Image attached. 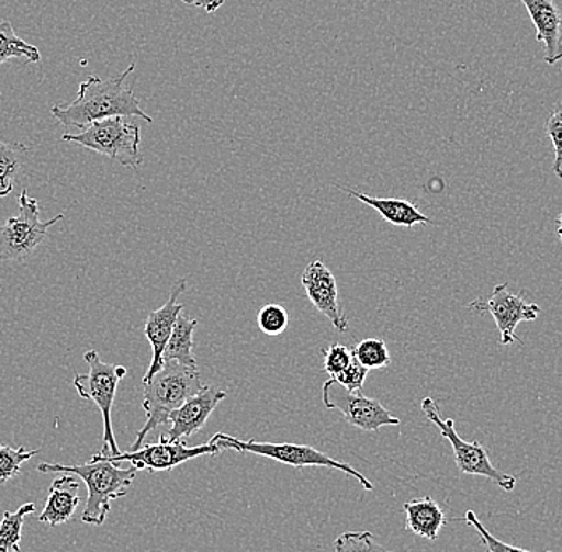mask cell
<instances>
[{
    "label": "cell",
    "mask_w": 562,
    "mask_h": 552,
    "mask_svg": "<svg viewBox=\"0 0 562 552\" xmlns=\"http://www.w3.org/2000/svg\"><path fill=\"white\" fill-rule=\"evenodd\" d=\"M24 59L27 63L41 61V52L34 45L18 37L10 21H0V65L10 59Z\"/></svg>",
    "instance_id": "22"
},
{
    "label": "cell",
    "mask_w": 562,
    "mask_h": 552,
    "mask_svg": "<svg viewBox=\"0 0 562 552\" xmlns=\"http://www.w3.org/2000/svg\"><path fill=\"white\" fill-rule=\"evenodd\" d=\"M135 70V63L123 70L121 76L111 79H100L90 76L86 82L80 83L76 100L68 105H53L52 115L61 125L74 128H87L91 123L111 117H139L153 123L140 108L138 98L132 88L125 86L126 77Z\"/></svg>",
    "instance_id": "1"
},
{
    "label": "cell",
    "mask_w": 562,
    "mask_h": 552,
    "mask_svg": "<svg viewBox=\"0 0 562 552\" xmlns=\"http://www.w3.org/2000/svg\"><path fill=\"white\" fill-rule=\"evenodd\" d=\"M38 473L74 474L86 483L88 498L82 512V522L90 526H103L111 512V503L125 497L130 485L135 481V466L122 467L119 463L109 462L104 457L94 455L86 465H59V463H41Z\"/></svg>",
    "instance_id": "2"
},
{
    "label": "cell",
    "mask_w": 562,
    "mask_h": 552,
    "mask_svg": "<svg viewBox=\"0 0 562 552\" xmlns=\"http://www.w3.org/2000/svg\"><path fill=\"white\" fill-rule=\"evenodd\" d=\"M368 369L363 368L357 360H351L349 368L342 372V374L337 375L336 382H339L344 388L350 390V392H361L364 386V382H367L368 378Z\"/></svg>",
    "instance_id": "30"
},
{
    "label": "cell",
    "mask_w": 562,
    "mask_h": 552,
    "mask_svg": "<svg viewBox=\"0 0 562 552\" xmlns=\"http://www.w3.org/2000/svg\"><path fill=\"white\" fill-rule=\"evenodd\" d=\"M336 552H393L378 543L371 532H346L334 541Z\"/></svg>",
    "instance_id": "25"
},
{
    "label": "cell",
    "mask_w": 562,
    "mask_h": 552,
    "mask_svg": "<svg viewBox=\"0 0 562 552\" xmlns=\"http://www.w3.org/2000/svg\"><path fill=\"white\" fill-rule=\"evenodd\" d=\"M467 523L473 527L476 530L477 536H480L481 541H483L484 547H486L487 552H536V551H527L522 550V548L512 547V544L504 543V541L497 540L491 532H487L486 527L481 523V520L477 519V516L474 515L473 511H467L465 515ZM551 552V551H547Z\"/></svg>",
    "instance_id": "29"
},
{
    "label": "cell",
    "mask_w": 562,
    "mask_h": 552,
    "mask_svg": "<svg viewBox=\"0 0 562 552\" xmlns=\"http://www.w3.org/2000/svg\"><path fill=\"white\" fill-rule=\"evenodd\" d=\"M558 227H557V235L560 237V240L562 243V214L560 216V219L557 221Z\"/></svg>",
    "instance_id": "32"
},
{
    "label": "cell",
    "mask_w": 562,
    "mask_h": 552,
    "mask_svg": "<svg viewBox=\"0 0 562 552\" xmlns=\"http://www.w3.org/2000/svg\"><path fill=\"white\" fill-rule=\"evenodd\" d=\"M38 450H26L24 448L13 449L10 446L0 444V484L15 477L24 462H30Z\"/></svg>",
    "instance_id": "24"
},
{
    "label": "cell",
    "mask_w": 562,
    "mask_h": 552,
    "mask_svg": "<svg viewBox=\"0 0 562 552\" xmlns=\"http://www.w3.org/2000/svg\"><path fill=\"white\" fill-rule=\"evenodd\" d=\"M30 153V147L23 144H9L0 138V199L9 196L20 174L24 157Z\"/></svg>",
    "instance_id": "20"
},
{
    "label": "cell",
    "mask_w": 562,
    "mask_h": 552,
    "mask_svg": "<svg viewBox=\"0 0 562 552\" xmlns=\"http://www.w3.org/2000/svg\"><path fill=\"white\" fill-rule=\"evenodd\" d=\"M290 323L286 308L279 304H269L258 312V326L267 336L276 337L283 334Z\"/></svg>",
    "instance_id": "26"
},
{
    "label": "cell",
    "mask_w": 562,
    "mask_h": 552,
    "mask_svg": "<svg viewBox=\"0 0 562 552\" xmlns=\"http://www.w3.org/2000/svg\"><path fill=\"white\" fill-rule=\"evenodd\" d=\"M37 509L34 503L20 506L15 512L5 511L0 519V552H20L23 523Z\"/></svg>",
    "instance_id": "21"
},
{
    "label": "cell",
    "mask_w": 562,
    "mask_h": 552,
    "mask_svg": "<svg viewBox=\"0 0 562 552\" xmlns=\"http://www.w3.org/2000/svg\"><path fill=\"white\" fill-rule=\"evenodd\" d=\"M536 26L537 42L544 45V63L557 65L562 59V16L553 0H521Z\"/></svg>",
    "instance_id": "15"
},
{
    "label": "cell",
    "mask_w": 562,
    "mask_h": 552,
    "mask_svg": "<svg viewBox=\"0 0 562 552\" xmlns=\"http://www.w3.org/2000/svg\"><path fill=\"white\" fill-rule=\"evenodd\" d=\"M186 5L196 7V9H203L205 12L214 13L217 9L224 5L226 0H181Z\"/></svg>",
    "instance_id": "31"
},
{
    "label": "cell",
    "mask_w": 562,
    "mask_h": 552,
    "mask_svg": "<svg viewBox=\"0 0 562 552\" xmlns=\"http://www.w3.org/2000/svg\"><path fill=\"white\" fill-rule=\"evenodd\" d=\"M301 283L305 293H307L308 301L314 304L316 311L325 315L340 334L347 333L349 322H347L342 307H340L336 277L323 263V260H314L305 267Z\"/></svg>",
    "instance_id": "12"
},
{
    "label": "cell",
    "mask_w": 562,
    "mask_h": 552,
    "mask_svg": "<svg viewBox=\"0 0 562 552\" xmlns=\"http://www.w3.org/2000/svg\"><path fill=\"white\" fill-rule=\"evenodd\" d=\"M544 132L553 143V173L562 179V104L554 105L553 112L544 123Z\"/></svg>",
    "instance_id": "27"
},
{
    "label": "cell",
    "mask_w": 562,
    "mask_h": 552,
    "mask_svg": "<svg viewBox=\"0 0 562 552\" xmlns=\"http://www.w3.org/2000/svg\"><path fill=\"white\" fill-rule=\"evenodd\" d=\"M18 216L0 224V260L30 258L34 249L47 237L48 228L65 217V213H61L47 223H42L38 217V202L31 199L26 189L18 196Z\"/></svg>",
    "instance_id": "8"
},
{
    "label": "cell",
    "mask_w": 562,
    "mask_h": 552,
    "mask_svg": "<svg viewBox=\"0 0 562 552\" xmlns=\"http://www.w3.org/2000/svg\"><path fill=\"white\" fill-rule=\"evenodd\" d=\"M422 410H424L425 417L438 428L442 438L451 442L452 450H454L456 465L460 473L469 474V476H483L497 484L498 487L504 488V491H515L516 477L502 473L492 465L490 453L481 442L463 441L459 432L456 431L454 420L442 418L438 404L431 397L422 399Z\"/></svg>",
    "instance_id": "7"
},
{
    "label": "cell",
    "mask_w": 562,
    "mask_h": 552,
    "mask_svg": "<svg viewBox=\"0 0 562 552\" xmlns=\"http://www.w3.org/2000/svg\"><path fill=\"white\" fill-rule=\"evenodd\" d=\"M223 452L220 446L214 444L213 441L206 444L195 446L189 448L182 441H168L165 436H161L160 441L156 444H144L143 448L135 450V452L119 453V455L111 457L108 452H98V455L104 457L109 462L121 463L128 462L136 470H147L150 473L156 471H170L173 467L189 462V460L199 459L203 455H217Z\"/></svg>",
    "instance_id": "10"
},
{
    "label": "cell",
    "mask_w": 562,
    "mask_h": 552,
    "mask_svg": "<svg viewBox=\"0 0 562 552\" xmlns=\"http://www.w3.org/2000/svg\"><path fill=\"white\" fill-rule=\"evenodd\" d=\"M196 319L179 313L173 333L164 351V363H173L186 365V368L196 369V360L193 358V333H195Z\"/></svg>",
    "instance_id": "19"
},
{
    "label": "cell",
    "mask_w": 562,
    "mask_h": 552,
    "mask_svg": "<svg viewBox=\"0 0 562 552\" xmlns=\"http://www.w3.org/2000/svg\"><path fill=\"white\" fill-rule=\"evenodd\" d=\"M344 192L349 193L353 199L360 200L364 205L371 206L372 210L378 211L386 223L396 225V227H416L420 224H434L430 217L425 216L420 213L419 207L402 199H375V196H369L367 193L358 192V190H351L342 188Z\"/></svg>",
    "instance_id": "17"
},
{
    "label": "cell",
    "mask_w": 562,
    "mask_h": 552,
    "mask_svg": "<svg viewBox=\"0 0 562 552\" xmlns=\"http://www.w3.org/2000/svg\"><path fill=\"white\" fill-rule=\"evenodd\" d=\"M211 441L223 450L255 453V455L266 457V459L276 460V462L284 463V465L294 467H331V470L342 471V473L355 477L367 491H374V484L368 481L367 476L358 473L349 463L334 460L328 453L319 452V450L311 448V446L291 444V442L276 444V442H258L255 439L241 441V439L234 438V436L226 435V432H217V435L211 438Z\"/></svg>",
    "instance_id": "4"
},
{
    "label": "cell",
    "mask_w": 562,
    "mask_h": 552,
    "mask_svg": "<svg viewBox=\"0 0 562 552\" xmlns=\"http://www.w3.org/2000/svg\"><path fill=\"white\" fill-rule=\"evenodd\" d=\"M351 357L358 361L368 371L371 369L389 368L392 364L389 348L382 339H364L357 346L350 348Z\"/></svg>",
    "instance_id": "23"
},
{
    "label": "cell",
    "mask_w": 562,
    "mask_h": 552,
    "mask_svg": "<svg viewBox=\"0 0 562 552\" xmlns=\"http://www.w3.org/2000/svg\"><path fill=\"white\" fill-rule=\"evenodd\" d=\"M186 284H188L186 280L176 281L173 288H171L170 298L165 302L164 307L150 313L146 325H144V334H146L147 340L153 347V361H150L149 369L144 375L143 383L149 382L164 368L165 347H167L171 333H173L179 313L184 312V305L179 304L178 298L179 295L184 293Z\"/></svg>",
    "instance_id": "13"
},
{
    "label": "cell",
    "mask_w": 562,
    "mask_h": 552,
    "mask_svg": "<svg viewBox=\"0 0 562 552\" xmlns=\"http://www.w3.org/2000/svg\"><path fill=\"white\" fill-rule=\"evenodd\" d=\"M79 491V481L74 476H68V474L53 481L50 488H48L44 511L38 516V520L48 523L50 527L69 522L72 516L76 515L77 506L80 503Z\"/></svg>",
    "instance_id": "16"
},
{
    "label": "cell",
    "mask_w": 562,
    "mask_h": 552,
    "mask_svg": "<svg viewBox=\"0 0 562 552\" xmlns=\"http://www.w3.org/2000/svg\"><path fill=\"white\" fill-rule=\"evenodd\" d=\"M227 393L216 386L203 385L196 395L189 397L181 407L170 414L171 428L164 435L168 441H182L202 430L211 414Z\"/></svg>",
    "instance_id": "14"
},
{
    "label": "cell",
    "mask_w": 562,
    "mask_h": 552,
    "mask_svg": "<svg viewBox=\"0 0 562 552\" xmlns=\"http://www.w3.org/2000/svg\"><path fill=\"white\" fill-rule=\"evenodd\" d=\"M323 357H325V372L331 379L342 374L353 360L350 348L340 346V343H333L331 347L326 348L323 351Z\"/></svg>",
    "instance_id": "28"
},
{
    "label": "cell",
    "mask_w": 562,
    "mask_h": 552,
    "mask_svg": "<svg viewBox=\"0 0 562 552\" xmlns=\"http://www.w3.org/2000/svg\"><path fill=\"white\" fill-rule=\"evenodd\" d=\"M323 404L326 409L342 413L344 418L361 431H379L384 427H398L400 418L393 417L378 399L361 392H350L334 379L323 383Z\"/></svg>",
    "instance_id": "9"
},
{
    "label": "cell",
    "mask_w": 562,
    "mask_h": 552,
    "mask_svg": "<svg viewBox=\"0 0 562 552\" xmlns=\"http://www.w3.org/2000/svg\"><path fill=\"white\" fill-rule=\"evenodd\" d=\"M406 530L425 540L437 541L446 523L445 511L431 497L416 498L404 503Z\"/></svg>",
    "instance_id": "18"
},
{
    "label": "cell",
    "mask_w": 562,
    "mask_h": 552,
    "mask_svg": "<svg viewBox=\"0 0 562 552\" xmlns=\"http://www.w3.org/2000/svg\"><path fill=\"white\" fill-rule=\"evenodd\" d=\"M83 360L90 365L88 374H76L74 386L77 393L83 399L93 401L98 409L101 410L104 421L105 442L103 452L109 455H119L117 441H115L114 430H112V406H114L115 393H117L119 383L126 375V368L123 365L108 364L98 357L97 351H87Z\"/></svg>",
    "instance_id": "6"
},
{
    "label": "cell",
    "mask_w": 562,
    "mask_h": 552,
    "mask_svg": "<svg viewBox=\"0 0 562 552\" xmlns=\"http://www.w3.org/2000/svg\"><path fill=\"white\" fill-rule=\"evenodd\" d=\"M470 311L477 313H491L495 325L501 330L502 346H512L519 342L516 336V328L519 323L536 322L542 308L537 304L526 302L521 295L513 294L508 284H497L492 291L490 298H476L469 305Z\"/></svg>",
    "instance_id": "11"
},
{
    "label": "cell",
    "mask_w": 562,
    "mask_h": 552,
    "mask_svg": "<svg viewBox=\"0 0 562 552\" xmlns=\"http://www.w3.org/2000/svg\"><path fill=\"white\" fill-rule=\"evenodd\" d=\"M63 140L94 150L101 156L119 161L122 167L138 168L143 164L139 154V126L126 122L125 117H111L91 123L79 135H63Z\"/></svg>",
    "instance_id": "5"
},
{
    "label": "cell",
    "mask_w": 562,
    "mask_h": 552,
    "mask_svg": "<svg viewBox=\"0 0 562 552\" xmlns=\"http://www.w3.org/2000/svg\"><path fill=\"white\" fill-rule=\"evenodd\" d=\"M143 385V407L146 410L147 420L136 436L130 452L143 448L144 439L150 431L157 430L161 425L170 424V414L203 388L199 369L186 368L173 361L165 363L164 368Z\"/></svg>",
    "instance_id": "3"
}]
</instances>
